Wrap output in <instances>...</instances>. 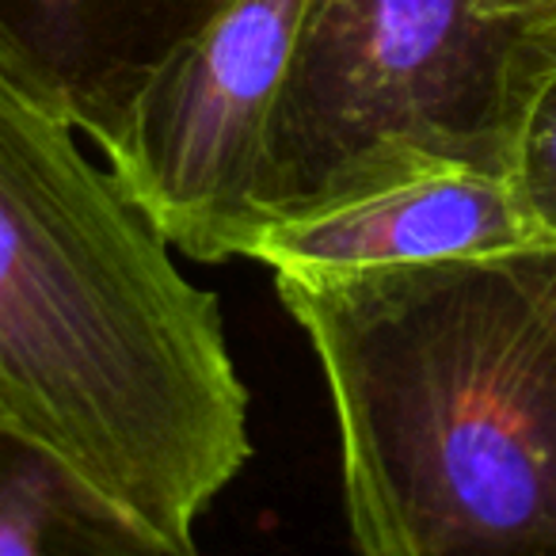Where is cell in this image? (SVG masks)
Returning <instances> with one entry per match:
<instances>
[{
    "instance_id": "6da1fadb",
    "label": "cell",
    "mask_w": 556,
    "mask_h": 556,
    "mask_svg": "<svg viewBox=\"0 0 556 556\" xmlns=\"http://www.w3.org/2000/svg\"><path fill=\"white\" fill-rule=\"evenodd\" d=\"M0 47V431L191 538L252 457L222 305Z\"/></svg>"
},
{
    "instance_id": "7a4b0ae2",
    "label": "cell",
    "mask_w": 556,
    "mask_h": 556,
    "mask_svg": "<svg viewBox=\"0 0 556 556\" xmlns=\"http://www.w3.org/2000/svg\"><path fill=\"white\" fill-rule=\"evenodd\" d=\"M545 252L270 270L332 404L355 556H556Z\"/></svg>"
},
{
    "instance_id": "3957f363",
    "label": "cell",
    "mask_w": 556,
    "mask_h": 556,
    "mask_svg": "<svg viewBox=\"0 0 556 556\" xmlns=\"http://www.w3.org/2000/svg\"><path fill=\"white\" fill-rule=\"evenodd\" d=\"M553 42L556 0H309L267 126V222L419 164L503 172Z\"/></svg>"
},
{
    "instance_id": "277c9868",
    "label": "cell",
    "mask_w": 556,
    "mask_h": 556,
    "mask_svg": "<svg viewBox=\"0 0 556 556\" xmlns=\"http://www.w3.org/2000/svg\"><path fill=\"white\" fill-rule=\"evenodd\" d=\"M305 4L229 0L96 146L187 260H248L267 222V126Z\"/></svg>"
},
{
    "instance_id": "5b68a950",
    "label": "cell",
    "mask_w": 556,
    "mask_h": 556,
    "mask_svg": "<svg viewBox=\"0 0 556 556\" xmlns=\"http://www.w3.org/2000/svg\"><path fill=\"white\" fill-rule=\"evenodd\" d=\"M556 248L503 172L419 164L348 199L275 217L248 260L270 270H366Z\"/></svg>"
},
{
    "instance_id": "8992f818",
    "label": "cell",
    "mask_w": 556,
    "mask_h": 556,
    "mask_svg": "<svg viewBox=\"0 0 556 556\" xmlns=\"http://www.w3.org/2000/svg\"><path fill=\"white\" fill-rule=\"evenodd\" d=\"M229 0H0V47L92 146Z\"/></svg>"
},
{
    "instance_id": "52a82bcc",
    "label": "cell",
    "mask_w": 556,
    "mask_h": 556,
    "mask_svg": "<svg viewBox=\"0 0 556 556\" xmlns=\"http://www.w3.org/2000/svg\"><path fill=\"white\" fill-rule=\"evenodd\" d=\"M0 556H202L103 495L70 462L0 431Z\"/></svg>"
},
{
    "instance_id": "ba28073f",
    "label": "cell",
    "mask_w": 556,
    "mask_h": 556,
    "mask_svg": "<svg viewBox=\"0 0 556 556\" xmlns=\"http://www.w3.org/2000/svg\"><path fill=\"white\" fill-rule=\"evenodd\" d=\"M503 176L556 244V42L518 118Z\"/></svg>"
},
{
    "instance_id": "9c48e42d",
    "label": "cell",
    "mask_w": 556,
    "mask_h": 556,
    "mask_svg": "<svg viewBox=\"0 0 556 556\" xmlns=\"http://www.w3.org/2000/svg\"><path fill=\"white\" fill-rule=\"evenodd\" d=\"M545 298H548V309H553V320H556V248L545 252Z\"/></svg>"
}]
</instances>
